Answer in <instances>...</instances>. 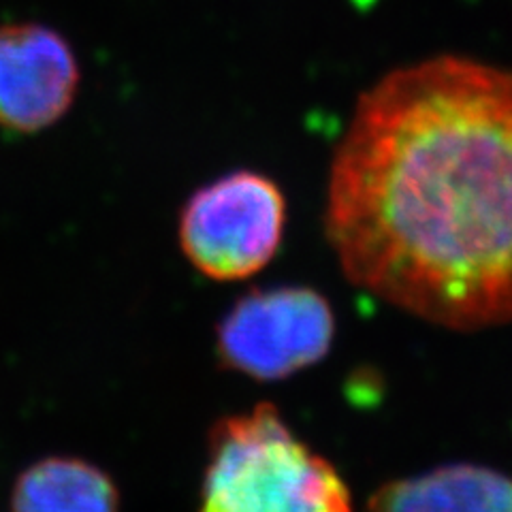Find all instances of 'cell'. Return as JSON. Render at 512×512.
<instances>
[{"instance_id": "3", "label": "cell", "mask_w": 512, "mask_h": 512, "mask_svg": "<svg viewBox=\"0 0 512 512\" xmlns=\"http://www.w3.org/2000/svg\"><path fill=\"white\" fill-rule=\"evenodd\" d=\"M284 224L280 186L259 171L237 169L192 192L180 214V246L203 276L244 280L278 254Z\"/></svg>"}, {"instance_id": "2", "label": "cell", "mask_w": 512, "mask_h": 512, "mask_svg": "<svg viewBox=\"0 0 512 512\" xmlns=\"http://www.w3.org/2000/svg\"><path fill=\"white\" fill-rule=\"evenodd\" d=\"M199 512H355L333 463L274 404L227 414L207 436Z\"/></svg>"}, {"instance_id": "7", "label": "cell", "mask_w": 512, "mask_h": 512, "mask_svg": "<svg viewBox=\"0 0 512 512\" xmlns=\"http://www.w3.org/2000/svg\"><path fill=\"white\" fill-rule=\"evenodd\" d=\"M120 491L105 470L77 457H47L13 485L11 512H118Z\"/></svg>"}, {"instance_id": "5", "label": "cell", "mask_w": 512, "mask_h": 512, "mask_svg": "<svg viewBox=\"0 0 512 512\" xmlns=\"http://www.w3.org/2000/svg\"><path fill=\"white\" fill-rule=\"evenodd\" d=\"M82 67L69 39L41 22L0 24V128L32 135L69 114Z\"/></svg>"}, {"instance_id": "4", "label": "cell", "mask_w": 512, "mask_h": 512, "mask_svg": "<svg viewBox=\"0 0 512 512\" xmlns=\"http://www.w3.org/2000/svg\"><path fill=\"white\" fill-rule=\"evenodd\" d=\"M333 338V308L316 288H254L222 316L216 352L224 370L278 382L323 361Z\"/></svg>"}, {"instance_id": "6", "label": "cell", "mask_w": 512, "mask_h": 512, "mask_svg": "<svg viewBox=\"0 0 512 512\" xmlns=\"http://www.w3.org/2000/svg\"><path fill=\"white\" fill-rule=\"evenodd\" d=\"M365 512H512V476L476 463H446L384 483Z\"/></svg>"}, {"instance_id": "1", "label": "cell", "mask_w": 512, "mask_h": 512, "mask_svg": "<svg viewBox=\"0 0 512 512\" xmlns=\"http://www.w3.org/2000/svg\"><path fill=\"white\" fill-rule=\"evenodd\" d=\"M325 237L359 291L425 323H512V69L440 54L363 90L333 150Z\"/></svg>"}]
</instances>
